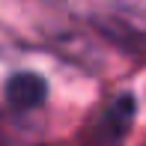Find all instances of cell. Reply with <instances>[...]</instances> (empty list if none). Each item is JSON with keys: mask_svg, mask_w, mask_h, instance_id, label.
<instances>
[{"mask_svg": "<svg viewBox=\"0 0 146 146\" xmlns=\"http://www.w3.org/2000/svg\"><path fill=\"white\" fill-rule=\"evenodd\" d=\"M6 98L18 110H33V108H39L45 102V81L39 75H33V72H21V75L9 78Z\"/></svg>", "mask_w": 146, "mask_h": 146, "instance_id": "obj_1", "label": "cell"}]
</instances>
